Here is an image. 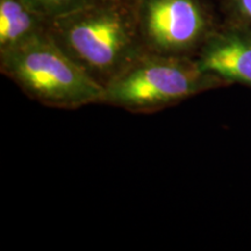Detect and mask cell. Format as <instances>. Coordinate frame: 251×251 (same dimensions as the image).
<instances>
[{
    "mask_svg": "<svg viewBox=\"0 0 251 251\" xmlns=\"http://www.w3.org/2000/svg\"><path fill=\"white\" fill-rule=\"evenodd\" d=\"M49 34L103 87L146 50L128 0H93L51 19Z\"/></svg>",
    "mask_w": 251,
    "mask_h": 251,
    "instance_id": "obj_1",
    "label": "cell"
},
{
    "mask_svg": "<svg viewBox=\"0 0 251 251\" xmlns=\"http://www.w3.org/2000/svg\"><path fill=\"white\" fill-rule=\"evenodd\" d=\"M0 69L23 92L54 108L103 102L105 87L52 39L49 30L0 52Z\"/></svg>",
    "mask_w": 251,
    "mask_h": 251,
    "instance_id": "obj_2",
    "label": "cell"
},
{
    "mask_svg": "<svg viewBox=\"0 0 251 251\" xmlns=\"http://www.w3.org/2000/svg\"><path fill=\"white\" fill-rule=\"evenodd\" d=\"M228 85L202 71L191 56L162 55L146 49L105 86L103 103L134 113H151Z\"/></svg>",
    "mask_w": 251,
    "mask_h": 251,
    "instance_id": "obj_3",
    "label": "cell"
},
{
    "mask_svg": "<svg viewBox=\"0 0 251 251\" xmlns=\"http://www.w3.org/2000/svg\"><path fill=\"white\" fill-rule=\"evenodd\" d=\"M134 7L144 48L157 54L193 57L215 27L201 0H139Z\"/></svg>",
    "mask_w": 251,
    "mask_h": 251,
    "instance_id": "obj_4",
    "label": "cell"
},
{
    "mask_svg": "<svg viewBox=\"0 0 251 251\" xmlns=\"http://www.w3.org/2000/svg\"><path fill=\"white\" fill-rule=\"evenodd\" d=\"M193 58L202 71L229 85L251 87V27L228 21L215 26Z\"/></svg>",
    "mask_w": 251,
    "mask_h": 251,
    "instance_id": "obj_5",
    "label": "cell"
},
{
    "mask_svg": "<svg viewBox=\"0 0 251 251\" xmlns=\"http://www.w3.org/2000/svg\"><path fill=\"white\" fill-rule=\"evenodd\" d=\"M49 24L28 0H0V52L46 33Z\"/></svg>",
    "mask_w": 251,
    "mask_h": 251,
    "instance_id": "obj_6",
    "label": "cell"
},
{
    "mask_svg": "<svg viewBox=\"0 0 251 251\" xmlns=\"http://www.w3.org/2000/svg\"><path fill=\"white\" fill-rule=\"evenodd\" d=\"M227 21L251 27V0H226Z\"/></svg>",
    "mask_w": 251,
    "mask_h": 251,
    "instance_id": "obj_7",
    "label": "cell"
},
{
    "mask_svg": "<svg viewBox=\"0 0 251 251\" xmlns=\"http://www.w3.org/2000/svg\"><path fill=\"white\" fill-rule=\"evenodd\" d=\"M91 1L93 0H45L42 5V13L47 19L51 20L58 15L75 11Z\"/></svg>",
    "mask_w": 251,
    "mask_h": 251,
    "instance_id": "obj_8",
    "label": "cell"
},
{
    "mask_svg": "<svg viewBox=\"0 0 251 251\" xmlns=\"http://www.w3.org/2000/svg\"><path fill=\"white\" fill-rule=\"evenodd\" d=\"M128 1H129V2H130V4H133V5L135 6V4H136V2H137V1H139V0H128Z\"/></svg>",
    "mask_w": 251,
    "mask_h": 251,
    "instance_id": "obj_9",
    "label": "cell"
}]
</instances>
